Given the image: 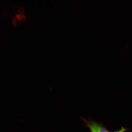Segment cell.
<instances>
[{"label": "cell", "instance_id": "cell-2", "mask_svg": "<svg viewBox=\"0 0 132 132\" xmlns=\"http://www.w3.org/2000/svg\"><path fill=\"white\" fill-rule=\"evenodd\" d=\"M127 129L123 127H122L121 129L119 131H116L114 132H125L126 131Z\"/></svg>", "mask_w": 132, "mask_h": 132}, {"label": "cell", "instance_id": "cell-1", "mask_svg": "<svg viewBox=\"0 0 132 132\" xmlns=\"http://www.w3.org/2000/svg\"><path fill=\"white\" fill-rule=\"evenodd\" d=\"M82 120L90 129L91 132H109L103 125L91 119L82 118Z\"/></svg>", "mask_w": 132, "mask_h": 132}]
</instances>
